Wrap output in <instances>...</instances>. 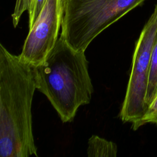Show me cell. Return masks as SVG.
I'll return each instance as SVG.
<instances>
[{
    "label": "cell",
    "mask_w": 157,
    "mask_h": 157,
    "mask_svg": "<svg viewBox=\"0 0 157 157\" xmlns=\"http://www.w3.org/2000/svg\"><path fill=\"white\" fill-rule=\"evenodd\" d=\"M156 41L157 3L136 43L129 78L119 115L123 122L132 124L134 131L138 129V124L147 109L146 95Z\"/></svg>",
    "instance_id": "cell-4"
},
{
    "label": "cell",
    "mask_w": 157,
    "mask_h": 157,
    "mask_svg": "<svg viewBox=\"0 0 157 157\" xmlns=\"http://www.w3.org/2000/svg\"><path fill=\"white\" fill-rule=\"evenodd\" d=\"M145 0H63L61 37L85 51L101 32Z\"/></svg>",
    "instance_id": "cell-3"
},
{
    "label": "cell",
    "mask_w": 157,
    "mask_h": 157,
    "mask_svg": "<svg viewBox=\"0 0 157 157\" xmlns=\"http://www.w3.org/2000/svg\"><path fill=\"white\" fill-rule=\"evenodd\" d=\"M86 151L90 157H115L118 148L113 142L93 135L88 139Z\"/></svg>",
    "instance_id": "cell-6"
},
{
    "label": "cell",
    "mask_w": 157,
    "mask_h": 157,
    "mask_svg": "<svg viewBox=\"0 0 157 157\" xmlns=\"http://www.w3.org/2000/svg\"><path fill=\"white\" fill-rule=\"evenodd\" d=\"M157 95V41L154 48L151 67L150 71L149 81L147 93V99L153 100Z\"/></svg>",
    "instance_id": "cell-7"
},
{
    "label": "cell",
    "mask_w": 157,
    "mask_h": 157,
    "mask_svg": "<svg viewBox=\"0 0 157 157\" xmlns=\"http://www.w3.org/2000/svg\"><path fill=\"white\" fill-rule=\"evenodd\" d=\"M148 123L157 125V95L147 109L145 114L138 124L137 129Z\"/></svg>",
    "instance_id": "cell-8"
},
{
    "label": "cell",
    "mask_w": 157,
    "mask_h": 157,
    "mask_svg": "<svg viewBox=\"0 0 157 157\" xmlns=\"http://www.w3.org/2000/svg\"><path fill=\"white\" fill-rule=\"evenodd\" d=\"M63 0H47L38 17L29 29L20 58L32 66L41 64L55 46L61 28Z\"/></svg>",
    "instance_id": "cell-5"
},
{
    "label": "cell",
    "mask_w": 157,
    "mask_h": 157,
    "mask_svg": "<svg viewBox=\"0 0 157 157\" xmlns=\"http://www.w3.org/2000/svg\"><path fill=\"white\" fill-rule=\"evenodd\" d=\"M31 0H16L13 12L12 14V23L15 28L18 25L20 18L26 10H28Z\"/></svg>",
    "instance_id": "cell-10"
},
{
    "label": "cell",
    "mask_w": 157,
    "mask_h": 157,
    "mask_svg": "<svg viewBox=\"0 0 157 157\" xmlns=\"http://www.w3.org/2000/svg\"><path fill=\"white\" fill-rule=\"evenodd\" d=\"M33 67L0 44V156H37L31 107Z\"/></svg>",
    "instance_id": "cell-1"
},
{
    "label": "cell",
    "mask_w": 157,
    "mask_h": 157,
    "mask_svg": "<svg viewBox=\"0 0 157 157\" xmlns=\"http://www.w3.org/2000/svg\"><path fill=\"white\" fill-rule=\"evenodd\" d=\"M47 0H31L29 8L28 9L29 21L28 27L31 28L34 21L38 17L42 10Z\"/></svg>",
    "instance_id": "cell-9"
},
{
    "label": "cell",
    "mask_w": 157,
    "mask_h": 157,
    "mask_svg": "<svg viewBox=\"0 0 157 157\" xmlns=\"http://www.w3.org/2000/svg\"><path fill=\"white\" fill-rule=\"evenodd\" d=\"M33 71L36 90L47 97L62 122H72L78 108L90 102L94 90L85 51L74 49L61 37Z\"/></svg>",
    "instance_id": "cell-2"
}]
</instances>
